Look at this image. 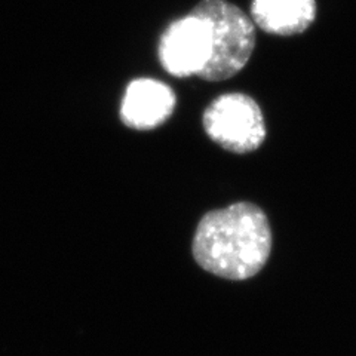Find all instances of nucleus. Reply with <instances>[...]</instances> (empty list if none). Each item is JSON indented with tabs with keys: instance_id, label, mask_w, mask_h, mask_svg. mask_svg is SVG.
Masks as SVG:
<instances>
[{
	"instance_id": "nucleus-1",
	"label": "nucleus",
	"mask_w": 356,
	"mask_h": 356,
	"mask_svg": "<svg viewBox=\"0 0 356 356\" xmlns=\"http://www.w3.org/2000/svg\"><path fill=\"white\" fill-rule=\"evenodd\" d=\"M272 252V229L264 211L252 202H236L200 218L192 254L204 270L227 281L254 277Z\"/></svg>"
},
{
	"instance_id": "nucleus-2",
	"label": "nucleus",
	"mask_w": 356,
	"mask_h": 356,
	"mask_svg": "<svg viewBox=\"0 0 356 356\" xmlns=\"http://www.w3.org/2000/svg\"><path fill=\"white\" fill-rule=\"evenodd\" d=\"M192 14L205 18L213 33V54L199 74L207 82H221L238 74L255 48V26L238 6L226 0H202Z\"/></svg>"
},
{
	"instance_id": "nucleus-3",
	"label": "nucleus",
	"mask_w": 356,
	"mask_h": 356,
	"mask_svg": "<svg viewBox=\"0 0 356 356\" xmlns=\"http://www.w3.org/2000/svg\"><path fill=\"white\" fill-rule=\"evenodd\" d=\"M202 124L211 140L236 154L260 149L267 134L260 106L242 92L221 94L213 99L204 111Z\"/></svg>"
},
{
	"instance_id": "nucleus-4",
	"label": "nucleus",
	"mask_w": 356,
	"mask_h": 356,
	"mask_svg": "<svg viewBox=\"0 0 356 356\" xmlns=\"http://www.w3.org/2000/svg\"><path fill=\"white\" fill-rule=\"evenodd\" d=\"M213 54L209 22L195 14L174 21L159 42V60L175 77L199 76Z\"/></svg>"
},
{
	"instance_id": "nucleus-5",
	"label": "nucleus",
	"mask_w": 356,
	"mask_h": 356,
	"mask_svg": "<svg viewBox=\"0 0 356 356\" xmlns=\"http://www.w3.org/2000/svg\"><path fill=\"white\" fill-rule=\"evenodd\" d=\"M175 104V94L168 85L154 79H137L127 88L120 119L132 129H154L171 118Z\"/></svg>"
},
{
	"instance_id": "nucleus-6",
	"label": "nucleus",
	"mask_w": 356,
	"mask_h": 356,
	"mask_svg": "<svg viewBox=\"0 0 356 356\" xmlns=\"http://www.w3.org/2000/svg\"><path fill=\"white\" fill-rule=\"evenodd\" d=\"M251 18L264 33L296 36L305 33L316 18L315 0H252Z\"/></svg>"
}]
</instances>
